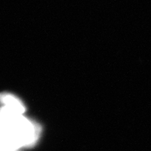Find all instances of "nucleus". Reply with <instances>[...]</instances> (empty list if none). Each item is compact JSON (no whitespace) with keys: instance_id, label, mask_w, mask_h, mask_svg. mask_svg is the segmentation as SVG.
Instances as JSON below:
<instances>
[{"instance_id":"nucleus-1","label":"nucleus","mask_w":151,"mask_h":151,"mask_svg":"<svg viewBox=\"0 0 151 151\" xmlns=\"http://www.w3.org/2000/svg\"><path fill=\"white\" fill-rule=\"evenodd\" d=\"M0 104L2 107H6L11 110L16 111L19 114H24L25 106L16 97L9 94H0Z\"/></svg>"},{"instance_id":"nucleus-2","label":"nucleus","mask_w":151,"mask_h":151,"mask_svg":"<svg viewBox=\"0 0 151 151\" xmlns=\"http://www.w3.org/2000/svg\"><path fill=\"white\" fill-rule=\"evenodd\" d=\"M9 151H19V150H9Z\"/></svg>"},{"instance_id":"nucleus-3","label":"nucleus","mask_w":151,"mask_h":151,"mask_svg":"<svg viewBox=\"0 0 151 151\" xmlns=\"http://www.w3.org/2000/svg\"><path fill=\"white\" fill-rule=\"evenodd\" d=\"M0 151H2V150H1V148H0Z\"/></svg>"}]
</instances>
